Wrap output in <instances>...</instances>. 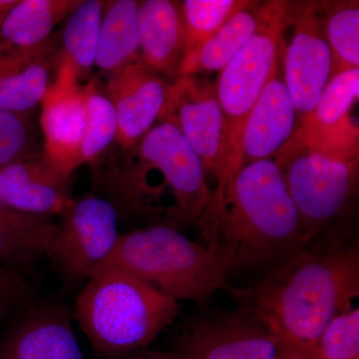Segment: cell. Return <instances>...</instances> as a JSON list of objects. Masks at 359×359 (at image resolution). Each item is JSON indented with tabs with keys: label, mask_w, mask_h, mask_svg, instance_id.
<instances>
[{
	"label": "cell",
	"mask_w": 359,
	"mask_h": 359,
	"mask_svg": "<svg viewBox=\"0 0 359 359\" xmlns=\"http://www.w3.org/2000/svg\"><path fill=\"white\" fill-rule=\"evenodd\" d=\"M196 223L205 247L230 269L290 257L311 237L276 159L241 168Z\"/></svg>",
	"instance_id": "obj_1"
},
{
	"label": "cell",
	"mask_w": 359,
	"mask_h": 359,
	"mask_svg": "<svg viewBox=\"0 0 359 359\" xmlns=\"http://www.w3.org/2000/svg\"><path fill=\"white\" fill-rule=\"evenodd\" d=\"M93 166L97 195L118 216L197 222L211 202L202 161L170 122H158L133 147Z\"/></svg>",
	"instance_id": "obj_2"
},
{
	"label": "cell",
	"mask_w": 359,
	"mask_h": 359,
	"mask_svg": "<svg viewBox=\"0 0 359 359\" xmlns=\"http://www.w3.org/2000/svg\"><path fill=\"white\" fill-rule=\"evenodd\" d=\"M231 292L280 341L318 346L327 325L359 295L358 252L302 249L256 287Z\"/></svg>",
	"instance_id": "obj_3"
},
{
	"label": "cell",
	"mask_w": 359,
	"mask_h": 359,
	"mask_svg": "<svg viewBox=\"0 0 359 359\" xmlns=\"http://www.w3.org/2000/svg\"><path fill=\"white\" fill-rule=\"evenodd\" d=\"M178 311V302L117 266H106L92 276L75 306L90 344L107 358L145 348Z\"/></svg>",
	"instance_id": "obj_4"
},
{
	"label": "cell",
	"mask_w": 359,
	"mask_h": 359,
	"mask_svg": "<svg viewBox=\"0 0 359 359\" xmlns=\"http://www.w3.org/2000/svg\"><path fill=\"white\" fill-rule=\"evenodd\" d=\"M106 266L125 269L175 301L197 302L224 287L230 271L211 250L167 224L121 233Z\"/></svg>",
	"instance_id": "obj_5"
},
{
	"label": "cell",
	"mask_w": 359,
	"mask_h": 359,
	"mask_svg": "<svg viewBox=\"0 0 359 359\" xmlns=\"http://www.w3.org/2000/svg\"><path fill=\"white\" fill-rule=\"evenodd\" d=\"M289 11L290 2L262 4L256 32L219 71L215 84L226 123L229 181L242 168L241 142L248 116L280 65Z\"/></svg>",
	"instance_id": "obj_6"
},
{
	"label": "cell",
	"mask_w": 359,
	"mask_h": 359,
	"mask_svg": "<svg viewBox=\"0 0 359 359\" xmlns=\"http://www.w3.org/2000/svg\"><path fill=\"white\" fill-rule=\"evenodd\" d=\"M118 212L105 198L73 200L56 223L47 256L67 285H85L105 268L119 241Z\"/></svg>",
	"instance_id": "obj_7"
},
{
	"label": "cell",
	"mask_w": 359,
	"mask_h": 359,
	"mask_svg": "<svg viewBox=\"0 0 359 359\" xmlns=\"http://www.w3.org/2000/svg\"><path fill=\"white\" fill-rule=\"evenodd\" d=\"M159 121L172 123L183 133L202 161L205 174L217 181L212 201L229 182L226 123L216 85L196 75L180 76L170 83L169 95Z\"/></svg>",
	"instance_id": "obj_8"
},
{
	"label": "cell",
	"mask_w": 359,
	"mask_h": 359,
	"mask_svg": "<svg viewBox=\"0 0 359 359\" xmlns=\"http://www.w3.org/2000/svg\"><path fill=\"white\" fill-rule=\"evenodd\" d=\"M302 221L334 218L346 205L355 162H344L313 150L297 133L275 158Z\"/></svg>",
	"instance_id": "obj_9"
},
{
	"label": "cell",
	"mask_w": 359,
	"mask_h": 359,
	"mask_svg": "<svg viewBox=\"0 0 359 359\" xmlns=\"http://www.w3.org/2000/svg\"><path fill=\"white\" fill-rule=\"evenodd\" d=\"M289 23L294 34L282 53L283 81L297 115L306 117L316 108L332 76L334 59L321 18V4L290 2Z\"/></svg>",
	"instance_id": "obj_10"
},
{
	"label": "cell",
	"mask_w": 359,
	"mask_h": 359,
	"mask_svg": "<svg viewBox=\"0 0 359 359\" xmlns=\"http://www.w3.org/2000/svg\"><path fill=\"white\" fill-rule=\"evenodd\" d=\"M58 60L55 78L40 103V126L45 155L71 176L77 169L78 152L86 128V93L74 67L65 59Z\"/></svg>",
	"instance_id": "obj_11"
},
{
	"label": "cell",
	"mask_w": 359,
	"mask_h": 359,
	"mask_svg": "<svg viewBox=\"0 0 359 359\" xmlns=\"http://www.w3.org/2000/svg\"><path fill=\"white\" fill-rule=\"evenodd\" d=\"M170 84L141 57L111 73L105 94L114 107L120 151L136 145L159 121L166 106Z\"/></svg>",
	"instance_id": "obj_12"
},
{
	"label": "cell",
	"mask_w": 359,
	"mask_h": 359,
	"mask_svg": "<svg viewBox=\"0 0 359 359\" xmlns=\"http://www.w3.org/2000/svg\"><path fill=\"white\" fill-rule=\"evenodd\" d=\"M70 316L59 302L28 306L4 335L0 359H84Z\"/></svg>",
	"instance_id": "obj_13"
},
{
	"label": "cell",
	"mask_w": 359,
	"mask_h": 359,
	"mask_svg": "<svg viewBox=\"0 0 359 359\" xmlns=\"http://www.w3.org/2000/svg\"><path fill=\"white\" fill-rule=\"evenodd\" d=\"M278 340L248 311L194 325L180 353L190 359H273Z\"/></svg>",
	"instance_id": "obj_14"
},
{
	"label": "cell",
	"mask_w": 359,
	"mask_h": 359,
	"mask_svg": "<svg viewBox=\"0 0 359 359\" xmlns=\"http://www.w3.org/2000/svg\"><path fill=\"white\" fill-rule=\"evenodd\" d=\"M0 199L20 211L55 218L72 203L71 176L42 151L0 169Z\"/></svg>",
	"instance_id": "obj_15"
},
{
	"label": "cell",
	"mask_w": 359,
	"mask_h": 359,
	"mask_svg": "<svg viewBox=\"0 0 359 359\" xmlns=\"http://www.w3.org/2000/svg\"><path fill=\"white\" fill-rule=\"evenodd\" d=\"M297 116L278 65L245 123L241 142L242 167L255 161L275 159L294 134Z\"/></svg>",
	"instance_id": "obj_16"
},
{
	"label": "cell",
	"mask_w": 359,
	"mask_h": 359,
	"mask_svg": "<svg viewBox=\"0 0 359 359\" xmlns=\"http://www.w3.org/2000/svg\"><path fill=\"white\" fill-rule=\"evenodd\" d=\"M137 22L142 60L161 77L175 81L186 56L187 32L182 2H139Z\"/></svg>",
	"instance_id": "obj_17"
},
{
	"label": "cell",
	"mask_w": 359,
	"mask_h": 359,
	"mask_svg": "<svg viewBox=\"0 0 359 359\" xmlns=\"http://www.w3.org/2000/svg\"><path fill=\"white\" fill-rule=\"evenodd\" d=\"M56 62L51 39L30 49L0 45V110L32 112L53 82Z\"/></svg>",
	"instance_id": "obj_18"
},
{
	"label": "cell",
	"mask_w": 359,
	"mask_h": 359,
	"mask_svg": "<svg viewBox=\"0 0 359 359\" xmlns=\"http://www.w3.org/2000/svg\"><path fill=\"white\" fill-rule=\"evenodd\" d=\"M55 219L30 214L0 199V266L20 269L47 256Z\"/></svg>",
	"instance_id": "obj_19"
},
{
	"label": "cell",
	"mask_w": 359,
	"mask_h": 359,
	"mask_svg": "<svg viewBox=\"0 0 359 359\" xmlns=\"http://www.w3.org/2000/svg\"><path fill=\"white\" fill-rule=\"evenodd\" d=\"M76 0H18L7 15L0 45L30 49L50 39L55 26L74 11Z\"/></svg>",
	"instance_id": "obj_20"
},
{
	"label": "cell",
	"mask_w": 359,
	"mask_h": 359,
	"mask_svg": "<svg viewBox=\"0 0 359 359\" xmlns=\"http://www.w3.org/2000/svg\"><path fill=\"white\" fill-rule=\"evenodd\" d=\"M261 6L259 2L247 1L199 50L184 59L180 76L223 69L256 32Z\"/></svg>",
	"instance_id": "obj_21"
},
{
	"label": "cell",
	"mask_w": 359,
	"mask_h": 359,
	"mask_svg": "<svg viewBox=\"0 0 359 359\" xmlns=\"http://www.w3.org/2000/svg\"><path fill=\"white\" fill-rule=\"evenodd\" d=\"M138 4L135 0L105 2L95 59L101 70L112 73L140 57Z\"/></svg>",
	"instance_id": "obj_22"
},
{
	"label": "cell",
	"mask_w": 359,
	"mask_h": 359,
	"mask_svg": "<svg viewBox=\"0 0 359 359\" xmlns=\"http://www.w3.org/2000/svg\"><path fill=\"white\" fill-rule=\"evenodd\" d=\"M104 6L105 2L101 0H80L68 16L61 58L74 67L79 78L95 65Z\"/></svg>",
	"instance_id": "obj_23"
},
{
	"label": "cell",
	"mask_w": 359,
	"mask_h": 359,
	"mask_svg": "<svg viewBox=\"0 0 359 359\" xmlns=\"http://www.w3.org/2000/svg\"><path fill=\"white\" fill-rule=\"evenodd\" d=\"M359 68L335 73L323 89L316 108L302 118L299 129L304 132L335 128L349 120L351 106L358 99Z\"/></svg>",
	"instance_id": "obj_24"
},
{
	"label": "cell",
	"mask_w": 359,
	"mask_h": 359,
	"mask_svg": "<svg viewBox=\"0 0 359 359\" xmlns=\"http://www.w3.org/2000/svg\"><path fill=\"white\" fill-rule=\"evenodd\" d=\"M86 93L87 122L83 140L77 156V168L93 165L116 140L117 116L112 103L98 88L95 80L84 85Z\"/></svg>",
	"instance_id": "obj_25"
},
{
	"label": "cell",
	"mask_w": 359,
	"mask_h": 359,
	"mask_svg": "<svg viewBox=\"0 0 359 359\" xmlns=\"http://www.w3.org/2000/svg\"><path fill=\"white\" fill-rule=\"evenodd\" d=\"M325 32L334 59L332 75L359 66L358 1L325 2Z\"/></svg>",
	"instance_id": "obj_26"
},
{
	"label": "cell",
	"mask_w": 359,
	"mask_h": 359,
	"mask_svg": "<svg viewBox=\"0 0 359 359\" xmlns=\"http://www.w3.org/2000/svg\"><path fill=\"white\" fill-rule=\"evenodd\" d=\"M245 4L247 1L238 0H186L182 2L187 32L185 57L199 50Z\"/></svg>",
	"instance_id": "obj_27"
},
{
	"label": "cell",
	"mask_w": 359,
	"mask_h": 359,
	"mask_svg": "<svg viewBox=\"0 0 359 359\" xmlns=\"http://www.w3.org/2000/svg\"><path fill=\"white\" fill-rule=\"evenodd\" d=\"M32 113L0 110V169L44 151L39 148Z\"/></svg>",
	"instance_id": "obj_28"
},
{
	"label": "cell",
	"mask_w": 359,
	"mask_h": 359,
	"mask_svg": "<svg viewBox=\"0 0 359 359\" xmlns=\"http://www.w3.org/2000/svg\"><path fill=\"white\" fill-rule=\"evenodd\" d=\"M320 359L359 358V309L337 316L318 344Z\"/></svg>",
	"instance_id": "obj_29"
},
{
	"label": "cell",
	"mask_w": 359,
	"mask_h": 359,
	"mask_svg": "<svg viewBox=\"0 0 359 359\" xmlns=\"http://www.w3.org/2000/svg\"><path fill=\"white\" fill-rule=\"evenodd\" d=\"M32 285L22 271L0 266V325L29 306Z\"/></svg>",
	"instance_id": "obj_30"
},
{
	"label": "cell",
	"mask_w": 359,
	"mask_h": 359,
	"mask_svg": "<svg viewBox=\"0 0 359 359\" xmlns=\"http://www.w3.org/2000/svg\"><path fill=\"white\" fill-rule=\"evenodd\" d=\"M273 359H320L318 346H306L302 344L280 341Z\"/></svg>",
	"instance_id": "obj_31"
},
{
	"label": "cell",
	"mask_w": 359,
	"mask_h": 359,
	"mask_svg": "<svg viewBox=\"0 0 359 359\" xmlns=\"http://www.w3.org/2000/svg\"><path fill=\"white\" fill-rule=\"evenodd\" d=\"M139 359H190L184 354L153 353V351H144Z\"/></svg>",
	"instance_id": "obj_32"
},
{
	"label": "cell",
	"mask_w": 359,
	"mask_h": 359,
	"mask_svg": "<svg viewBox=\"0 0 359 359\" xmlns=\"http://www.w3.org/2000/svg\"><path fill=\"white\" fill-rule=\"evenodd\" d=\"M18 0H0V32L11 9L18 4Z\"/></svg>",
	"instance_id": "obj_33"
},
{
	"label": "cell",
	"mask_w": 359,
	"mask_h": 359,
	"mask_svg": "<svg viewBox=\"0 0 359 359\" xmlns=\"http://www.w3.org/2000/svg\"><path fill=\"white\" fill-rule=\"evenodd\" d=\"M358 359H359V358H358Z\"/></svg>",
	"instance_id": "obj_34"
}]
</instances>
